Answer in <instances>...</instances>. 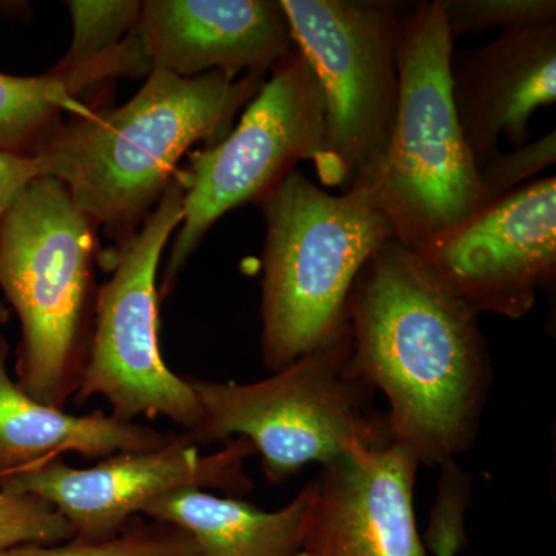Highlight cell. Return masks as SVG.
I'll return each instance as SVG.
<instances>
[{
    "label": "cell",
    "mask_w": 556,
    "mask_h": 556,
    "mask_svg": "<svg viewBox=\"0 0 556 556\" xmlns=\"http://www.w3.org/2000/svg\"><path fill=\"white\" fill-rule=\"evenodd\" d=\"M255 204L266 226L260 350L274 372L348 331L358 273L396 237L367 190L331 193L298 169Z\"/></svg>",
    "instance_id": "obj_3"
},
{
    "label": "cell",
    "mask_w": 556,
    "mask_h": 556,
    "mask_svg": "<svg viewBox=\"0 0 556 556\" xmlns=\"http://www.w3.org/2000/svg\"><path fill=\"white\" fill-rule=\"evenodd\" d=\"M468 308L526 317L556 274V178L533 179L416 249Z\"/></svg>",
    "instance_id": "obj_11"
},
{
    "label": "cell",
    "mask_w": 556,
    "mask_h": 556,
    "mask_svg": "<svg viewBox=\"0 0 556 556\" xmlns=\"http://www.w3.org/2000/svg\"><path fill=\"white\" fill-rule=\"evenodd\" d=\"M10 346L0 336V479L21 473L62 453L100 459L118 453L167 447L177 434L102 412L76 416L40 404L10 378Z\"/></svg>",
    "instance_id": "obj_15"
},
{
    "label": "cell",
    "mask_w": 556,
    "mask_h": 556,
    "mask_svg": "<svg viewBox=\"0 0 556 556\" xmlns=\"http://www.w3.org/2000/svg\"><path fill=\"white\" fill-rule=\"evenodd\" d=\"M46 177V166L35 152H0V218L35 179Z\"/></svg>",
    "instance_id": "obj_23"
},
{
    "label": "cell",
    "mask_w": 556,
    "mask_h": 556,
    "mask_svg": "<svg viewBox=\"0 0 556 556\" xmlns=\"http://www.w3.org/2000/svg\"><path fill=\"white\" fill-rule=\"evenodd\" d=\"M65 5L72 14V43L49 72L64 80L115 50L134 30L142 9L138 0H70Z\"/></svg>",
    "instance_id": "obj_18"
},
{
    "label": "cell",
    "mask_w": 556,
    "mask_h": 556,
    "mask_svg": "<svg viewBox=\"0 0 556 556\" xmlns=\"http://www.w3.org/2000/svg\"><path fill=\"white\" fill-rule=\"evenodd\" d=\"M150 72L269 73L294 49L280 0H148L135 25Z\"/></svg>",
    "instance_id": "obj_13"
},
{
    "label": "cell",
    "mask_w": 556,
    "mask_h": 556,
    "mask_svg": "<svg viewBox=\"0 0 556 556\" xmlns=\"http://www.w3.org/2000/svg\"><path fill=\"white\" fill-rule=\"evenodd\" d=\"M453 39L556 22L555 0H444Z\"/></svg>",
    "instance_id": "obj_20"
},
{
    "label": "cell",
    "mask_w": 556,
    "mask_h": 556,
    "mask_svg": "<svg viewBox=\"0 0 556 556\" xmlns=\"http://www.w3.org/2000/svg\"><path fill=\"white\" fill-rule=\"evenodd\" d=\"M255 450L236 438L212 455H200L185 433L167 447L118 453L90 468H75L61 457L0 479V489L47 501L75 530L73 540L105 541L123 532L142 508L178 489L207 490L243 497L254 489L244 460Z\"/></svg>",
    "instance_id": "obj_10"
},
{
    "label": "cell",
    "mask_w": 556,
    "mask_h": 556,
    "mask_svg": "<svg viewBox=\"0 0 556 556\" xmlns=\"http://www.w3.org/2000/svg\"><path fill=\"white\" fill-rule=\"evenodd\" d=\"M10 311L5 308V306L0 303V325L7 324L9 321Z\"/></svg>",
    "instance_id": "obj_24"
},
{
    "label": "cell",
    "mask_w": 556,
    "mask_h": 556,
    "mask_svg": "<svg viewBox=\"0 0 556 556\" xmlns=\"http://www.w3.org/2000/svg\"><path fill=\"white\" fill-rule=\"evenodd\" d=\"M201 408L190 444L241 438L262 457L270 484H285L309 464L327 467L393 441L386 409L354 361L350 328L251 383L186 378Z\"/></svg>",
    "instance_id": "obj_4"
},
{
    "label": "cell",
    "mask_w": 556,
    "mask_h": 556,
    "mask_svg": "<svg viewBox=\"0 0 556 556\" xmlns=\"http://www.w3.org/2000/svg\"><path fill=\"white\" fill-rule=\"evenodd\" d=\"M556 159L555 131L536 142H527L511 153H500L481 169L489 204L507 195L511 190L526 185L538 172L546 169Z\"/></svg>",
    "instance_id": "obj_22"
},
{
    "label": "cell",
    "mask_w": 556,
    "mask_h": 556,
    "mask_svg": "<svg viewBox=\"0 0 556 556\" xmlns=\"http://www.w3.org/2000/svg\"><path fill=\"white\" fill-rule=\"evenodd\" d=\"M311 501V482L273 511L260 510L243 497L188 486L156 497L141 515L185 529L197 556H298Z\"/></svg>",
    "instance_id": "obj_16"
},
{
    "label": "cell",
    "mask_w": 556,
    "mask_h": 556,
    "mask_svg": "<svg viewBox=\"0 0 556 556\" xmlns=\"http://www.w3.org/2000/svg\"><path fill=\"white\" fill-rule=\"evenodd\" d=\"M292 39L324 94V141L314 166L348 190L386 155L399 100L401 7L383 0H280Z\"/></svg>",
    "instance_id": "obj_7"
},
{
    "label": "cell",
    "mask_w": 556,
    "mask_h": 556,
    "mask_svg": "<svg viewBox=\"0 0 556 556\" xmlns=\"http://www.w3.org/2000/svg\"><path fill=\"white\" fill-rule=\"evenodd\" d=\"M73 538V527L47 501L0 489V552L27 544L53 546Z\"/></svg>",
    "instance_id": "obj_21"
},
{
    "label": "cell",
    "mask_w": 556,
    "mask_h": 556,
    "mask_svg": "<svg viewBox=\"0 0 556 556\" xmlns=\"http://www.w3.org/2000/svg\"><path fill=\"white\" fill-rule=\"evenodd\" d=\"M91 112L67 80L0 73V152H35L61 126V115Z\"/></svg>",
    "instance_id": "obj_17"
},
{
    "label": "cell",
    "mask_w": 556,
    "mask_h": 556,
    "mask_svg": "<svg viewBox=\"0 0 556 556\" xmlns=\"http://www.w3.org/2000/svg\"><path fill=\"white\" fill-rule=\"evenodd\" d=\"M185 186L175 177L159 204L130 237L121 241L112 277L98 289L93 332L78 404L104 397L113 417L163 416L192 433L201 408L186 378L161 356L156 274L172 233L181 225Z\"/></svg>",
    "instance_id": "obj_8"
},
{
    "label": "cell",
    "mask_w": 556,
    "mask_h": 556,
    "mask_svg": "<svg viewBox=\"0 0 556 556\" xmlns=\"http://www.w3.org/2000/svg\"><path fill=\"white\" fill-rule=\"evenodd\" d=\"M97 229L51 177L35 179L0 218V288L22 329L17 386L50 407L75 397L89 356Z\"/></svg>",
    "instance_id": "obj_6"
},
{
    "label": "cell",
    "mask_w": 556,
    "mask_h": 556,
    "mask_svg": "<svg viewBox=\"0 0 556 556\" xmlns=\"http://www.w3.org/2000/svg\"><path fill=\"white\" fill-rule=\"evenodd\" d=\"M419 468L396 442L321 467L298 556H427L415 510Z\"/></svg>",
    "instance_id": "obj_12"
},
{
    "label": "cell",
    "mask_w": 556,
    "mask_h": 556,
    "mask_svg": "<svg viewBox=\"0 0 556 556\" xmlns=\"http://www.w3.org/2000/svg\"><path fill=\"white\" fill-rule=\"evenodd\" d=\"M450 73L457 121L481 170L500 155L501 138L522 148L533 113L555 104L556 22L504 30L453 53Z\"/></svg>",
    "instance_id": "obj_14"
},
{
    "label": "cell",
    "mask_w": 556,
    "mask_h": 556,
    "mask_svg": "<svg viewBox=\"0 0 556 556\" xmlns=\"http://www.w3.org/2000/svg\"><path fill=\"white\" fill-rule=\"evenodd\" d=\"M239 126L197 152L182 179V219L166 263L160 299L177 287L207 230L223 215L257 203L302 161H316L324 141V94L313 68L294 47L270 68Z\"/></svg>",
    "instance_id": "obj_9"
},
{
    "label": "cell",
    "mask_w": 556,
    "mask_h": 556,
    "mask_svg": "<svg viewBox=\"0 0 556 556\" xmlns=\"http://www.w3.org/2000/svg\"><path fill=\"white\" fill-rule=\"evenodd\" d=\"M268 73L211 72L181 78L153 70L134 98L112 112L61 124L35 153L46 177L109 237L126 240L142 225L193 144H217L254 100Z\"/></svg>",
    "instance_id": "obj_2"
},
{
    "label": "cell",
    "mask_w": 556,
    "mask_h": 556,
    "mask_svg": "<svg viewBox=\"0 0 556 556\" xmlns=\"http://www.w3.org/2000/svg\"><path fill=\"white\" fill-rule=\"evenodd\" d=\"M444 0L417 3L399 28V100L386 155L351 188L367 190L399 243L413 251L489 206L452 97Z\"/></svg>",
    "instance_id": "obj_5"
},
{
    "label": "cell",
    "mask_w": 556,
    "mask_h": 556,
    "mask_svg": "<svg viewBox=\"0 0 556 556\" xmlns=\"http://www.w3.org/2000/svg\"><path fill=\"white\" fill-rule=\"evenodd\" d=\"M348 327L358 369L386 397L393 441L420 466L466 455L493 378L478 314L391 239L358 273Z\"/></svg>",
    "instance_id": "obj_1"
},
{
    "label": "cell",
    "mask_w": 556,
    "mask_h": 556,
    "mask_svg": "<svg viewBox=\"0 0 556 556\" xmlns=\"http://www.w3.org/2000/svg\"><path fill=\"white\" fill-rule=\"evenodd\" d=\"M0 556H197V547L181 527L155 519L144 522L137 517L110 540H70L53 546L27 544L7 548Z\"/></svg>",
    "instance_id": "obj_19"
}]
</instances>
